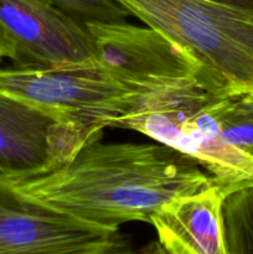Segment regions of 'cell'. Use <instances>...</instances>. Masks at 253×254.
<instances>
[{"instance_id":"15","label":"cell","mask_w":253,"mask_h":254,"mask_svg":"<svg viewBox=\"0 0 253 254\" xmlns=\"http://www.w3.org/2000/svg\"><path fill=\"white\" fill-rule=\"evenodd\" d=\"M246 97H247V98L253 103V94H248V96H246Z\"/></svg>"},{"instance_id":"1","label":"cell","mask_w":253,"mask_h":254,"mask_svg":"<svg viewBox=\"0 0 253 254\" xmlns=\"http://www.w3.org/2000/svg\"><path fill=\"white\" fill-rule=\"evenodd\" d=\"M94 135L63 163L4 178L24 195L102 227L149 222L156 210L215 184L201 165L164 144H103Z\"/></svg>"},{"instance_id":"2","label":"cell","mask_w":253,"mask_h":254,"mask_svg":"<svg viewBox=\"0 0 253 254\" xmlns=\"http://www.w3.org/2000/svg\"><path fill=\"white\" fill-rule=\"evenodd\" d=\"M196 64L197 81L221 97L253 94V9L215 0H116Z\"/></svg>"},{"instance_id":"10","label":"cell","mask_w":253,"mask_h":254,"mask_svg":"<svg viewBox=\"0 0 253 254\" xmlns=\"http://www.w3.org/2000/svg\"><path fill=\"white\" fill-rule=\"evenodd\" d=\"M222 222L226 254L253 253V185L225 196Z\"/></svg>"},{"instance_id":"5","label":"cell","mask_w":253,"mask_h":254,"mask_svg":"<svg viewBox=\"0 0 253 254\" xmlns=\"http://www.w3.org/2000/svg\"><path fill=\"white\" fill-rule=\"evenodd\" d=\"M126 252L118 228L102 227L39 202L0 175V254Z\"/></svg>"},{"instance_id":"13","label":"cell","mask_w":253,"mask_h":254,"mask_svg":"<svg viewBox=\"0 0 253 254\" xmlns=\"http://www.w3.org/2000/svg\"><path fill=\"white\" fill-rule=\"evenodd\" d=\"M5 59H10L16 61L17 51L14 42L10 40V37L7 36L4 32V30L0 27V61Z\"/></svg>"},{"instance_id":"14","label":"cell","mask_w":253,"mask_h":254,"mask_svg":"<svg viewBox=\"0 0 253 254\" xmlns=\"http://www.w3.org/2000/svg\"><path fill=\"white\" fill-rule=\"evenodd\" d=\"M215 1L222 2V4L232 5V6L253 9V0H215Z\"/></svg>"},{"instance_id":"6","label":"cell","mask_w":253,"mask_h":254,"mask_svg":"<svg viewBox=\"0 0 253 254\" xmlns=\"http://www.w3.org/2000/svg\"><path fill=\"white\" fill-rule=\"evenodd\" d=\"M94 60L117 83L134 94L197 79L195 62L153 27L126 21H86Z\"/></svg>"},{"instance_id":"12","label":"cell","mask_w":253,"mask_h":254,"mask_svg":"<svg viewBox=\"0 0 253 254\" xmlns=\"http://www.w3.org/2000/svg\"><path fill=\"white\" fill-rule=\"evenodd\" d=\"M82 21H124L129 14L116 0H52Z\"/></svg>"},{"instance_id":"9","label":"cell","mask_w":253,"mask_h":254,"mask_svg":"<svg viewBox=\"0 0 253 254\" xmlns=\"http://www.w3.org/2000/svg\"><path fill=\"white\" fill-rule=\"evenodd\" d=\"M216 184L161 206L149 218L159 243L171 254H226L222 202Z\"/></svg>"},{"instance_id":"4","label":"cell","mask_w":253,"mask_h":254,"mask_svg":"<svg viewBox=\"0 0 253 254\" xmlns=\"http://www.w3.org/2000/svg\"><path fill=\"white\" fill-rule=\"evenodd\" d=\"M0 94L52 117L88 135L123 113L134 93L94 61L66 64H17L0 68Z\"/></svg>"},{"instance_id":"7","label":"cell","mask_w":253,"mask_h":254,"mask_svg":"<svg viewBox=\"0 0 253 254\" xmlns=\"http://www.w3.org/2000/svg\"><path fill=\"white\" fill-rule=\"evenodd\" d=\"M0 27L15 44L17 64L94 61L86 22L52 0H0Z\"/></svg>"},{"instance_id":"3","label":"cell","mask_w":253,"mask_h":254,"mask_svg":"<svg viewBox=\"0 0 253 254\" xmlns=\"http://www.w3.org/2000/svg\"><path fill=\"white\" fill-rule=\"evenodd\" d=\"M216 96L197 79L169 84L134 94L128 108L107 119L106 127L139 131L190 156L227 195L253 185V158L225 140L213 109Z\"/></svg>"},{"instance_id":"8","label":"cell","mask_w":253,"mask_h":254,"mask_svg":"<svg viewBox=\"0 0 253 254\" xmlns=\"http://www.w3.org/2000/svg\"><path fill=\"white\" fill-rule=\"evenodd\" d=\"M74 128L0 94V175L17 178L49 170L79 148Z\"/></svg>"},{"instance_id":"11","label":"cell","mask_w":253,"mask_h":254,"mask_svg":"<svg viewBox=\"0 0 253 254\" xmlns=\"http://www.w3.org/2000/svg\"><path fill=\"white\" fill-rule=\"evenodd\" d=\"M223 138L231 146L253 158V103L246 96L213 99Z\"/></svg>"}]
</instances>
